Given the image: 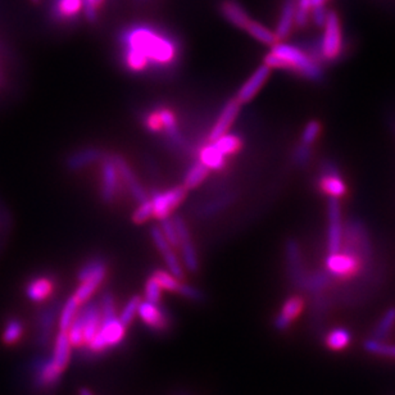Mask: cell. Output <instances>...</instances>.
Wrapping results in <instances>:
<instances>
[{"mask_svg":"<svg viewBox=\"0 0 395 395\" xmlns=\"http://www.w3.org/2000/svg\"><path fill=\"white\" fill-rule=\"evenodd\" d=\"M124 66L134 74L148 68H167L175 65L177 44L172 37L148 25L129 27L121 35Z\"/></svg>","mask_w":395,"mask_h":395,"instance_id":"obj_1","label":"cell"},{"mask_svg":"<svg viewBox=\"0 0 395 395\" xmlns=\"http://www.w3.org/2000/svg\"><path fill=\"white\" fill-rule=\"evenodd\" d=\"M342 250L357 257L363 267L362 275L365 276V280L371 278L373 261V242L368 228L359 219H349L345 222Z\"/></svg>","mask_w":395,"mask_h":395,"instance_id":"obj_2","label":"cell"},{"mask_svg":"<svg viewBox=\"0 0 395 395\" xmlns=\"http://www.w3.org/2000/svg\"><path fill=\"white\" fill-rule=\"evenodd\" d=\"M271 51L285 60L287 71L299 75L303 79L320 82L325 76L323 66L311 58L303 48L278 41L272 45Z\"/></svg>","mask_w":395,"mask_h":395,"instance_id":"obj_3","label":"cell"},{"mask_svg":"<svg viewBox=\"0 0 395 395\" xmlns=\"http://www.w3.org/2000/svg\"><path fill=\"white\" fill-rule=\"evenodd\" d=\"M126 337V325L118 316L103 317L96 337L80 351L85 358H96L121 344Z\"/></svg>","mask_w":395,"mask_h":395,"instance_id":"obj_4","label":"cell"},{"mask_svg":"<svg viewBox=\"0 0 395 395\" xmlns=\"http://www.w3.org/2000/svg\"><path fill=\"white\" fill-rule=\"evenodd\" d=\"M323 35L321 37L322 56L325 63L335 62L342 56L343 49V34L342 25L335 11H329L326 22L323 25Z\"/></svg>","mask_w":395,"mask_h":395,"instance_id":"obj_5","label":"cell"},{"mask_svg":"<svg viewBox=\"0 0 395 395\" xmlns=\"http://www.w3.org/2000/svg\"><path fill=\"white\" fill-rule=\"evenodd\" d=\"M326 271L334 280H349V278L361 276L363 267L357 257L347 252H337L334 254H328L326 258Z\"/></svg>","mask_w":395,"mask_h":395,"instance_id":"obj_6","label":"cell"},{"mask_svg":"<svg viewBox=\"0 0 395 395\" xmlns=\"http://www.w3.org/2000/svg\"><path fill=\"white\" fill-rule=\"evenodd\" d=\"M32 382L37 390H51L60 382L65 370L51 357H40L32 363Z\"/></svg>","mask_w":395,"mask_h":395,"instance_id":"obj_7","label":"cell"},{"mask_svg":"<svg viewBox=\"0 0 395 395\" xmlns=\"http://www.w3.org/2000/svg\"><path fill=\"white\" fill-rule=\"evenodd\" d=\"M285 261L287 276H289L292 285L303 292L309 272L306 270V264L303 261L299 242H297L295 239L286 240Z\"/></svg>","mask_w":395,"mask_h":395,"instance_id":"obj_8","label":"cell"},{"mask_svg":"<svg viewBox=\"0 0 395 395\" xmlns=\"http://www.w3.org/2000/svg\"><path fill=\"white\" fill-rule=\"evenodd\" d=\"M141 322L154 334H166L171 329V317L169 312L160 303L141 300L138 309Z\"/></svg>","mask_w":395,"mask_h":395,"instance_id":"obj_9","label":"cell"},{"mask_svg":"<svg viewBox=\"0 0 395 395\" xmlns=\"http://www.w3.org/2000/svg\"><path fill=\"white\" fill-rule=\"evenodd\" d=\"M320 188L329 198L344 197L347 194V183H345L342 172L337 167V163L331 160H322L320 163Z\"/></svg>","mask_w":395,"mask_h":395,"instance_id":"obj_10","label":"cell"},{"mask_svg":"<svg viewBox=\"0 0 395 395\" xmlns=\"http://www.w3.org/2000/svg\"><path fill=\"white\" fill-rule=\"evenodd\" d=\"M343 216L340 199L329 198L328 200V252L334 254L342 250L343 244Z\"/></svg>","mask_w":395,"mask_h":395,"instance_id":"obj_11","label":"cell"},{"mask_svg":"<svg viewBox=\"0 0 395 395\" xmlns=\"http://www.w3.org/2000/svg\"><path fill=\"white\" fill-rule=\"evenodd\" d=\"M186 193L188 190L183 185L171 188L169 190L154 193L153 197L150 199L153 205V217L158 220H164L167 217H171L172 212L185 200Z\"/></svg>","mask_w":395,"mask_h":395,"instance_id":"obj_12","label":"cell"},{"mask_svg":"<svg viewBox=\"0 0 395 395\" xmlns=\"http://www.w3.org/2000/svg\"><path fill=\"white\" fill-rule=\"evenodd\" d=\"M152 275L161 286L162 290H166L169 293H177L183 298L193 300V302H203L205 300V294L202 293L198 287L183 283L181 278H176L175 275H172L169 271L155 270Z\"/></svg>","mask_w":395,"mask_h":395,"instance_id":"obj_13","label":"cell"},{"mask_svg":"<svg viewBox=\"0 0 395 395\" xmlns=\"http://www.w3.org/2000/svg\"><path fill=\"white\" fill-rule=\"evenodd\" d=\"M177 236H179V248L181 250V264L186 267L188 271L195 273L199 270V258H198L197 249L194 247L193 238H191L189 227L181 216H177L174 219Z\"/></svg>","mask_w":395,"mask_h":395,"instance_id":"obj_14","label":"cell"},{"mask_svg":"<svg viewBox=\"0 0 395 395\" xmlns=\"http://www.w3.org/2000/svg\"><path fill=\"white\" fill-rule=\"evenodd\" d=\"M150 238L153 240L155 248L158 249V252H160V254L163 258L164 264L167 266L169 271L172 275H175L176 278L183 280L185 278L183 264L179 259L177 254H176L174 247L164 238V235L162 233L161 227H152Z\"/></svg>","mask_w":395,"mask_h":395,"instance_id":"obj_15","label":"cell"},{"mask_svg":"<svg viewBox=\"0 0 395 395\" xmlns=\"http://www.w3.org/2000/svg\"><path fill=\"white\" fill-rule=\"evenodd\" d=\"M119 174L117 167L110 160V154H104L102 160V169H101V197L104 203L115 202L119 186Z\"/></svg>","mask_w":395,"mask_h":395,"instance_id":"obj_16","label":"cell"},{"mask_svg":"<svg viewBox=\"0 0 395 395\" xmlns=\"http://www.w3.org/2000/svg\"><path fill=\"white\" fill-rule=\"evenodd\" d=\"M60 303L54 302L48 307L43 308L37 316V344L40 347H46L51 343L53 337V330L56 322L58 321L59 312H60Z\"/></svg>","mask_w":395,"mask_h":395,"instance_id":"obj_17","label":"cell"},{"mask_svg":"<svg viewBox=\"0 0 395 395\" xmlns=\"http://www.w3.org/2000/svg\"><path fill=\"white\" fill-rule=\"evenodd\" d=\"M110 160L113 161V163L116 164L119 177H121V180L126 183V186H127V189L130 191L131 197L134 198L138 203H143V202L148 200L149 198H148L147 191H145L144 186H143L139 180H138V177L132 172L130 164L124 161V158H122V157L118 155V154H110Z\"/></svg>","mask_w":395,"mask_h":395,"instance_id":"obj_18","label":"cell"},{"mask_svg":"<svg viewBox=\"0 0 395 395\" xmlns=\"http://www.w3.org/2000/svg\"><path fill=\"white\" fill-rule=\"evenodd\" d=\"M270 75H271L270 67H267L266 65L258 67L248 80L244 82L242 88L239 89L235 99L240 104L250 102L258 94V91L264 88V85L266 84V81L268 80Z\"/></svg>","mask_w":395,"mask_h":395,"instance_id":"obj_19","label":"cell"},{"mask_svg":"<svg viewBox=\"0 0 395 395\" xmlns=\"http://www.w3.org/2000/svg\"><path fill=\"white\" fill-rule=\"evenodd\" d=\"M304 308V300L299 295H293L285 300L278 316L273 320V326L278 331L287 329Z\"/></svg>","mask_w":395,"mask_h":395,"instance_id":"obj_20","label":"cell"},{"mask_svg":"<svg viewBox=\"0 0 395 395\" xmlns=\"http://www.w3.org/2000/svg\"><path fill=\"white\" fill-rule=\"evenodd\" d=\"M240 103L236 99H230L225 104V107L221 110L220 116L217 118L216 124L212 127V130L209 132V141H214L222 136L224 134L228 131V129L231 127V124H234L235 119L238 117L239 112H240Z\"/></svg>","mask_w":395,"mask_h":395,"instance_id":"obj_21","label":"cell"},{"mask_svg":"<svg viewBox=\"0 0 395 395\" xmlns=\"http://www.w3.org/2000/svg\"><path fill=\"white\" fill-rule=\"evenodd\" d=\"M104 154L105 152H103L99 148H84L67 157L66 167L71 172H77L81 169H86L90 164H94L96 162H102Z\"/></svg>","mask_w":395,"mask_h":395,"instance_id":"obj_22","label":"cell"},{"mask_svg":"<svg viewBox=\"0 0 395 395\" xmlns=\"http://www.w3.org/2000/svg\"><path fill=\"white\" fill-rule=\"evenodd\" d=\"M54 293V280L49 276H35L26 285V297L34 303H43Z\"/></svg>","mask_w":395,"mask_h":395,"instance_id":"obj_23","label":"cell"},{"mask_svg":"<svg viewBox=\"0 0 395 395\" xmlns=\"http://www.w3.org/2000/svg\"><path fill=\"white\" fill-rule=\"evenodd\" d=\"M220 11L225 17L227 22L231 23L238 29L245 30L247 25L250 22V17L245 8L236 0H222L220 4Z\"/></svg>","mask_w":395,"mask_h":395,"instance_id":"obj_24","label":"cell"},{"mask_svg":"<svg viewBox=\"0 0 395 395\" xmlns=\"http://www.w3.org/2000/svg\"><path fill=\"white\" fill-rule=\"evenodd\" d=\"M332 299L325 293L313 294L312 302H311V318H312V326L313 329L321 331L323 322L329 315Z\"/></svg>","mask_w":395,"mask_h":395,"instance_id":"obj_25","label":"cell"},{"mask_svg":"<svg viewBox=\"0 0 395 395\" xmlns=\"http://www.w3.org/2000/svg\"><path fill=\"white\" fill-rule=\"evenodd\" d=\"M294 18H295V0H285L281 7L278 26L273 31L278 41H284L286 37L290 35L294 27Z\"/></svg>","mask_w":395,"mask_h":395,"instance_id":"obj_26","label":"cell"},{"mask_svg":"<svg viewBox=\"0 0 395 395\" xmlns=\"http://www.w3.org/2000/svg\"><path fill=\"white\" fill-rule=\"evenodd\" d=\"M71 356H72V347L70 344L66 331H58L53 344L51 358L54 359V362L59 367L66 370L67 365L71 361Z\"/></svg>","mask_w":395,"mask_h":395,"instance_id":"obj_27","label":"cell"},{"mask_svg":"<svg viewBox=\"0 0 395 395\" xmlns=\"http://www.w3.org/2000/svg\"><path fill=\"white\" fill-rule=\"evenodd\" d=\"M332 281H334V278L330 276L329 272L326 270L309 272L303 292H307L311 295L325 293L326 290H329L330 286L332 285Z\"/></svg>","mask_w":395,"mask_h":395,"instance_id":"obj_28","label":"cell"},{"mask_svg":"<svg viewBox=\"0 0 395 395\" xmlns=\"http://www.w3.org/2000/svg\"><path fill=\"white\" fill-rule=\"evenodd\" d=\"M82 11V0H54L51 12L57 20L70 21Z\"/></svg>","mask_w":395,"mask_h":395,"instance_id":"obj_29","label":"cell"},{"mask_svg":"<svg viewBox=\"0 0 395 395\" xmlns=\"http://www.w3.org/2000/svg\"><path fill=\"white\" fill-rule=\"evenodd\" d=\"M199 161L213 171H220L226 166V157L221 154L212 143L200 149Z\"/></svg>","mask_w":395,"mask_h":395,"instance_id":"obj_30","label":"cell"},{"mask_svg":"<svg viewBox=\"0 0 395 395\" xmlns=\"http://www.w3.org/2000/svg\"><path fill=\"white\" fill-rule=\"evenodd\" d=\"M209 171L211 169L205 166L202 162L194 163L190 169H188L186 175L183 177V188L186 190L197 189L198 186L207 179V176L209 175Z\"/></svg>","mask_w":395,"mask_h":395,"instance_id":"obj_31","label":"cell"},{"mask_svg":"<svg viewBox=\"0 0 395 395\" xmlns=\"http://www.w3.org/2000/svg\"><path fill=\"white\" fill-rule=\"evenodd\" d=\"M79 309H80V303L75 298V295H71L65 302V304L60 307L58 317L59 331H66L67 332V330L70 329L71 323L77 315Z\"/></svg>","mask_w":395,"mask_h":395,"instance_id":"obj_32","label":"cell"},{"mask_svg":"<svg viewBox=\"0 0 395 395\" xmlns=\"http://www.w3.org/2000/svg\"><path fill=\"white\" fill-rule=\"evenodd\" d=\"M245 31L250 37L256 39L257 41H259L262 44L272 46L278 43L275 32L272 30L267 29L262 23L257 22L254 20H250V22L245 27Z\"/></svg>","mask_w":395,"mask_h":395,"instance_id":"obj_33","label":"cell"},{"mask_svg":"<svg viewBox=\"0 0 395 395\" xmlns=\"http://www.w3.org/2000/svg\"><path fill=\"white\" fill-rule=\"evenodd\" d=\"M351 332L344 328H337L329 331L325 337L326 347L331 351H343L351 343Z\"/></svg>","mask_w":395,"mask_h":395,"instance_id":"obj_34","label":"cell"},{"mask_svg":"<svg viewBox=\"0 0 395 395\" xmlns=\"http://www.w3.org/2000/svg\"><path fill=\"white\" fill-rule=\"evenodd\" d=\"M211 143L225 157L238 153L242 145V139L238 135H234V134H224L219 139L211 141Z\"/></svg>","mask_w":395,"mask_h":395,"instance_id":"obj_35","label":"cell"},{"mask_svg":"<svg viewBox=\"0 0 395 395\" xmlns=\"http://www.w3.org/2000/svg\"><path fill=\"white\" fill-rule=\"evenodd\" d=\"M395 325V308H389L388 311L381 317L380 321L373 330V339L384 342L390 335Z\"/></svg>","mask_w":395,"mask_h":395,"instance_id":"obj_36","label":"cell"},{"mask_svg":"<svg viewBox=\"0 0 395 395\" xmlns=\"http://www.w3.org/2000/svg\"><path fill=\"white\" fill-rule=\"evenodd\" d=\"M107 270H108V267L104 262V259L93 258V259H89L88 262H85L77 272V278H79V281H82V280L98 276V275H107Z\"/></svg>","mask_w":395,"mask_h":395,"instance_id":"obj_37","label":"cell"},{"mask_svg":"<svg viewBox=\"0 0 395 395\" xmlns=\"http://www.w3.org/2000/svg\"><path fill=\"white\" fill-rule=\"evenodd\" d=\"M23 335V323L18 318H11L8 320L4 330H3V335L1 340L6 345H15V343L20 342V339Z\"/></svg>","mask_w":395,"mask_h":395,"instance_id":"obj_38","label":"cell"},{"mask_svg":"<svg viewBox=\"0 0 395 395\" xmlns=\"http://www.w3.org/2000/svg\"><path fill=\"white\" fill-rule=\"evenodd\" d=\"M365 351L371 353L373 356H380V357H387V358L395 359V345L387 344L381 340H375V339H367L363 343Z\"/></svg>","mask_w":395,"mask_h":395,"instance_id":"obj_39","label":"cell"},{"mask_svg":"<svg viewBox=\"0 0 395 395\" xmlns=\"http://www.w3.org/2000/svg\"><path fill=\"white\" fill-rule=\"evenodd\" d=\"M311 18V0H295V18L294 26L304 29Z\"/></svg>","mask_w":395,"mask_h":395,"instance_id":"obj_40","label":"cell"},{"mask_svg":"<svg viewBox=\"0 0 395 395\" xmlns=\"http://www.w3.org/2000/svg\"><path fill=\"white\" fill-rule=\"evenodd\" d=\"M233 202V195L230 194H226V195H222V197L217 198V199H213L211 202L205 203L202 208H200V216H213L216 213L221 212L222 209H225L227 205H230Z\"/></svg>","mask_w":395,"mask_h":395,"instance_id":"obj_41","label":"cell"},{"mask_svg":"<svg viewBox=\"0 0 395 395\" xmlns=\"http://www.w3.org/2000/svg\"><path fill=\"white\" fill-rule=\"evenodd\" d=\"M320 134H321V124L316 119H312L303 129L302 136H300V143L312 147L315 144L316 140L318 139Z\"/></svg>","mask_w":395,"mask_h":395,"instance_id":"obj_42","label":"cell"},{"mask_svg":"<svg viewBox=\"0 0 395 395\" xmlns=\"http://www.w3.org/2000/svg\"><path fill=\"white\" fill-rule=\"evenodd\" d=\"M140 302H141V298L139 295H135L129 299V302L124 304V309L121 312V315L118 316V318L121 320V322L124 325H130L134 317L138 315V309H139Z\"/></svg>","mask_w":395,"mask_h":395,"instance_id":"obj_43","label":"cell"},{"mask_svg":"<svg viewBox=\"0 0 395 395\" xmlns=\"http://www.w3.org/2000/svg\"><path fill=\"white\" fill-rule=\"evenodd\" d=\"M153 217V205L150 199H148L143 203H139V207L134 211L131 216L132 222L141 225L145 224L149 219Z\"/></svg>","mask_w":395,"mask_h":395,"instance_id":"obj_44","label":"cell"},{"mask_svg":"<svg viewBox=\"0 0 395 395\" xmlns=\"http://www.w3.org/2000/svg\"><path fill=\"white\" fill-rule=\"evenodd\" d=\"M312 158V147L299 143L293 152V162L297 167L307 166Z\"/></svg>","mask_w":395,"mask_h":395,"instance_id":"obj_45","label":"cell"},{"mask_svg":"<svg viewBox=\"0 0 395 395\" xmlns=\"http://www.w3.org/2000/svg\"><path fill=\"white\" fill-rule=\"evenodd\" d=\"M99 308L102 312L103 317H112L116 316V303H115V295L110 292L102 294L101 299L98 300Z\"/></svg>","mask_w":395,"mask_h":395,"instance_id":"obj_46","label":"cell"},{"mask_svg":"<svg viewBox=\"0 0 395 395\" xmlns=\"http://www.w3.org/2000/svg\"><path fill=\"white\" fill-rule=\"evenodd\" d=\"M161 230L164 238L167 239V242L175 248L179 247V236H177V230H176L175 222L174 219L167 217L164 220H161Z\"/></svg>","mask_w":395,"mask_h":395,"instance_id":"obj_47","label":"cell"},{"mask_svg":"<svg viewBox=\"0 0 395 395\" xmlns=\"http://www.w3.org/2000/svg\"><path fill=\"white\" fill-rule=\"evenodd\" d=\"M161 295V286L157 283V280L154 278L153 275H150L148 278L147 283H145V300L153 302V303H160Z\"/></svg>","mask_w":395,"mask_h":395,"instance_id":"obj_48","label":"cell"},{"mask_svg":"<svg viewBox=\"0 0 395 395\" xmlns=\"http://www.w3.org/2000/svg\"><path fill=\"white\" fill-rule=\"evenodd\" d=\"M328 12L329 11L325 8V6L311 8V18L317 27H323V25L326 22Z\"/></svg>","mask_w":395,"mask_h":395,"instance_id":"obj_49","label":"cell"},{"mask_svg":"<svg viewBox=\"0 0 395 395\" xmlns=\"http://www.w3.org/2000/svg\"><path fill=\"white\" fill-rule=\"evenodd\" d=\"M328 0H311V8L318 7V6H325Z\"/></svg>","mask_w":395,"mask_h":395,"instance_id":"obj_50","label":"cell"},{"mask_svg":"<svg viewBox=\"0 0 395 395\" xmlns=\"http://www.w3.org/2000/svg\"><path fill=\"white\" fill-rule=\"evenodd\" d=\"M79 395H94V393L88 388L79 389Z\"/></svg>","mask_w":395,"mask_h":395,"instance_id":"obj_51","label":"cell"},{"mask_svg":"<svg viewBox=\"0 0 395 395\" xmlns=\"http://www.w3.org/2000/svg\"><path fill=\"white\" fill-rule=\"evenodd\" d=\"M32 1H34V3H39V1H40V0H32Z\"/></svg>","mask_w":395,"mask_h":395,"instance_id":"obj_52","label":"cell"},{"mask_svg":"<svg viewBox=\"0 0 395 395\" xmlns=\"http://www.w3.org/2000/svg\"></svg>","mask_w":395,"mask_h":395,"instance_id":"obj_53","label":"cell"}]
</instances>
